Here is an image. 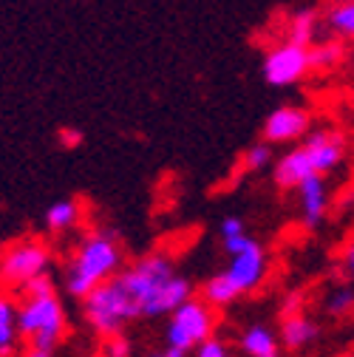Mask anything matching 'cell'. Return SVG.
<instances>
[{"mask_svg":"<svg viewBox=\"0 0 354 357\" xmlns=\"http://www.w3.org/2000/svg\"><path fill=\"white\" fill-rule=\"evenodd\" d=\"M119 284L134 298L139 318H162L170 315L176 306L193 298V281L176 273V264L167 252H148L130 266L116 273Z\"/></svg>","mask_w":354,"mask_h":357,"instance_id":"1","label":"cell"},{"mask_svg":"<svg viewBox=\"0 0 354 357\" xmlns=\"http://www.w3.org/2000/svg\"><path fill=\"white\" fill-rule=\"evenodd\" d=\"M17 295H20V301H17L20 340L29 346L57 351L68 332V315H66V303L54 287L52 273L37 275Z\"/></svg>","mask_w":354,"mask_h":357,"instance_id":"2","label":"cell"},{"mask_svg":"<svg viewBox=\"0 0 354 357\" xmlns=\"http://www.w3.org/2000/svg\"><path fill=\"white\" fill-rule=\"evenodd\" d=\"M348 156V142L340 130L323 128V130H309L303 139L295 142L289 153L272 162V178L281 190H295L298 182L306 176H329L334 173Z\"/></svg>","mask_w":354,"mask_h":357,"instance_id":"3","label":"cell"},{"mask_svg":"<svg viewBox=\"0 0 354 357\" xmlns=\"http://www.w3.org/2000/svg\"><path fill=\"white\" fill-rule=\"evenodd\" d=\"M125 266V252L119 247V238L116 233L111 230H88L68 264H66V275H63V284H66V292L77 301H82L94 287H100L102 281L114 278L119 270Z\"/></svg>","mask_w":354,"mask_h":357,"instance_id":"4","label":"cell"},{"mask_svg":"<svg viewBox=\"0 0 354 357\" xmlns=\"http://www.w3.org/2000/svg\"><path fill=\"white\" fill-rule=\"evenodd\" d=\"M82 321L100 340L125 332L134 321H139V309L119 278H108L82 298Z\"/></svg>","mask_w":354,"mask_h":357,"instance_id":"5","label":"cell"},{"mask_svg":"<svg viewBox=\"0 0 354 357\" xmlns=\"http://www.w3.org/2000/svg\"><path fill=\"white\" fill-rule=\"evenodd\" d=\"M54 264V250L40 236H23L0 247V289L20 292L37 275H46Z\"/></svg>","mask_w":354,"mask_h":357,"instance_id":"6","label":"cell"},{"mask_svg":"<svg viewBox=\"0 0 354 357\" xmlns=\"http://www.w3.org/2000/svg\"><path fill=\"white\" fill-rule=\"evenodd\" d=\"M215 309L204 301V298H187L182 306H176L167 315V329H164V340L167 346L193 351L204 337H210L215 332Z\"/></svg>","mask_w":354,"mask_h":357,"instance_id":"7","label":"cell"},{"mask_svg":"<svg viewBox=\"0 0 354 357\" xmlns=\"http://www.w3.org/2000/svg\"><path fill=\"white\" fill-rule=\"evenodd\" d=\"M261 74H263V79H267V85H272V88L298 85L300 79H306L309 74H312L309 71V49L298 46V43H292V40L275 43V46L267 49V54H263Z\"/></svg>","mask_w":354,"mask_h":357,"instance_id":"8","label":"cell"},{"mask_svg":"<svg viewBox=\"0 0 354 357\" xmlns=\"http://www.w3.org/2000/svg\"><path fill=\"white\" fill-rule=\"evenodd\" d=\"M227 258L230 261L224 266V273L238 287L241 295H249V292L261 289V284L270 275V255H267V250H263V244L258 238H249L241 250L230 252Z\"/></svg>","mask_w":354,"mask_h":357,"instance_id":"9","label":"cell"},{"mask_svg":"<svg viewBox=\"0 0 354 357\" xmlns=\"http://www.w3.org/2000/svg\"><path fill=\"white\" fill-rule=\"evenodd\" d=\"M312 130V114L303 105H278L261 125V139L270 145H289Z\"/></svg>","mask_w":354,"mask_h":357,"instance_id":"10","label":"cell"},{"mask_svg":"<svg viewBox=\"0 0 354 357\" xmlns=\"http://www.w3.org/2000/svg\"><path fill=\"white\" fill-rule=\"evenodd\" d=\"M295 193H298V213H300V227L303 230H318L323 221H326V213H329V202H332V193H329V182L326 176L315 173V176H306L303 182L295 185Z\"/></svg>","mask_w":354,"mask_h":357,"instance_id":"11","label":"cell"},{"mask_svg":"<svg viewBox=\"0 0 354 357\" xmlns=\"http://www.w3.org/2000/svg\"><path fill=\"white\" fill-rule=\"evenodd\" d=\"M278 340H281V349H286V351H306L312 343L321 340V324L315 318H309L306 312L286 315V318H281Z\"/></svg>","mask_w":354,"mask_h":357,"instance_id":"12","label":"cell"},{"mask_svg":"<svg viewBox=\"0 0 354 357\" xmlns=\"http://www.w3.org/2000/svg\"><path fill=\"white\" fill-rule=\"evenodd\" d=\"M321 31H323L321 12L312 9V6H300V9H295L286 17L284 40H292V43H298V46H306L309 49L315 40H321Z\"/></svg>","mask_w":354,"mask_h":357,"instance_id":"13","label":"cell"},{"mask_svg":"<svg viewBox=\"0 0 354 357\" xmlns=\"http://www.w3.org/2000/svg\"><path fill=\"white\" fill-rule=\"evenodd\" d=\"M238 349L244 357H281L278 332L267 324H249L238 337Z\"/></svg>","mask_w":354,"mask_h":357,"instance_id":"14","label":"cell"},{"mask_svg":"<svg viewBox=\"0 0 354 357\" xmlns=\"http://www.w3.org/2000/svg\"><path fill=\"white\" fill-rule=\"evenodd\" d=\"M79 221H82V204L77 199H60V202L49 204L46 213H43V227L54 236L77 230Z\"/></svg>","mask_w":354,"mask_h":357,"instance_id":"15","label":"cell"},{"mask_svg":"<svg viewBox=\"0 0 354 357\" xmlns=\"http://www.w3.org/2000/svg\"><path fill=\"white\" fill-rule=\"evenodd\" d=\"M346 63V40L340 37H329V40H315L309 46V71L315 74H326L334 71Z\"/></svg>","mask_w":354,"mask_h":357,"instance_id":"16","label":"cell"},{"mask_svg":"<svg viewBox=\"0 0 354 357\" xmlns=\"http://www.w3.org/2000/svg\"><path fill=\"white\" fill-rule=\"evenodd\" d=\"M17 346H20L17 301L3 289V292H0V357H15Z\"/></svg>","mask_w":354,"mask_h":357,"instance_id":"17","label":"cell"},{"mask_svg":"<svg viewBox=\"0 0 354 357\" xmlns=\"http://www.w3.org/2000/svg\"><path fill=\"white\" fill-rule=\"evenodd\" d=\"M321 20L332 37L354 43V0H334V3L321 15Z\"/></svg>","mask_w":354,"mask_h":357,"instance_id":"18","label":"cell"},{"mask_svg":"<svg viewBox=\"0 0 354 357\" xmlns=\"http://www.w3.org/2000/svg\"><path fill=\"white\" fill-rule=\"evenodd\" d=\"M199 298H204L213 309H227V306H233V303L241 298V292H238V287L227 278V273L221 270V273H215V275H210V278L204 281Z\"/></svg>","mask_w":354,"mask_h":357,"instance_id":"19","label":"cell"},{"mask_svg":"<svg viewBox=\"0 0 354 357\" xmlns=\"http://www.w3.org/2000/svg\"><path fill=\"white\" fill-rule=\"evenodd\" d=\"M323 312L329 318L340 321V318H348L354 312V289L348 284H340V287H332L323 298Z\"/></svg>","mask_w":354,"mask_h":357,"instance_id":"20","label":"cell"},{"mask_svg":"<svg viewBox=\"0 0 354 357\" xmlns=\"http://www.w3.org/2000/svg\"><path fill=\"white\" fill-rule=\"evenodd\" d=\"M275 145H270V142H255V145H249L247 151H244V156H241V170L244 173H261V170H270L272 167V162H275V151H272Z\"/></svg>","mask_w":354,"mask_h":357,"instance_id":"21","label":"cell"},{"mask_svg":"<svg viewBox=\"0 0 354 357\" xmlns=\"http://www.w3.org/2000/svg\"><path fill=\"white\" fill-rule=\"evenodd\" d=\"M193 357H233V349L224 337H218L215 332L210 337H204L196 349H193Z\"/></svg>","mask_w":354,"mask_h":357,"instance_id":"22","label":"cell"},{"mask_svg":"<svg viewBox=\"0 0 354 357\" xmlns=\"http://www.w3.org/2000/svg\"><path fill=\"white\" fill-rule=\"evenodd\" d=\"M102 357H134V343L125 332L102 337Z\"/></svg>","mask_w":354,"mask_h":357,"instance_id":"23","label":"cell"},{"mask_svg":"<svg viewBox=\"0 0 354 357\" xmlns=\"http://www.w3.org/2000/svg\"><path fill=\"white\" fill-rule=\"evenodd\" d=\"M278 312H281V318L298 315V312H306V295H303V289H289V292H284V298H281V303H278Z\"/></svg>","mask_w":354,"mask_h":357,"instance_id":"24","label":"cell"},{"mask_svg":"<svg viewBox=\"0 0 354 357\" xmlns=\"http://www.w3.org/2000/svg\"><path fill=\"white\" fill-rule=\"evenodd\" d=\"M244 233H247V225H244V218H241V215H224V218H221V225H218V236H221V241L236 238V236H244Z\"/></svg>","mask_w":354,"mask_h":357,"instance_id":"25","label":"cell"},{"mask_svg":"<svg viewBox=\"0 0 354 357\" xmlns=\"http://www.w3.org/2000/svg\"><path fill=\"white\" fill-rule=\"evenodd\" d=\"M57 142H60L66 151H77V148H82V142H85V130L66 125V128L57 130Z\"/></svg>","mask_w":354,"mask_h":357,"instance_id":"26","label":"cell"},{"mask_svg":"<svg viewBox=\"0 0 354 357\" xmlns=\"http://www.w3.org/2000/svg\"><path fill=\"white\" fill-rule=\"evenodd\" d=\"M340 270L354 281V241L346 244V250H343V255H340Z\"/></svg>","mask_w":354,"mask_h":357,"instance_id":"27","label":"cell"},{"mask_svg":"<svg viewBox=\"0 0 354 357\" xmlns=\"http://www.w3.org/2000/svg\"><path fill=\"white\" fill-rule=\"evenodd\" d=\"M20 357H57V351H52V349H40V346H29V343H23V354Z\"/></svg>","mask_w":354,"mask_h":357,"instance_id":"28","label":"cell"},{"mask_svg":"<svg viewBox=\"0 0 354 357\" xmlns=\"http://www.w3.org/2000/svg\"><path fill=\"white\" fill-rule=\"evenodd\" d=\"M190 351H185V349H176V346H164L162 349V357H187Z\"/></svg>","mask_w":354,"mask_h":357,"instance_id":"29","label":"cell"},{"mask_svg":"<svg viewBox=\"0 0 354 357\" xmlns=\"http://www.w3.org/2000/svg\"><path fill=\"white\" fill-rule=\"evenodd\" d=\"M145 357H162V349H156V351H148Z\"/></svg>","mask_w":354,"mask_h":357,"instance_id":"30","label":"cell"},{"mask_svg":"<svg viewBox=\"0 0 354 357\" xmlns=\"http://www.w3.org/2000/svg\"><path fill=\"white\" fill-rule=\"evenodd\" d=\"M337 357H354V351H351V354H337Z\"/></svg>","mask_w":354,"mask_h":357,"instance_id":"31","label":"cell"}]
</instances>
